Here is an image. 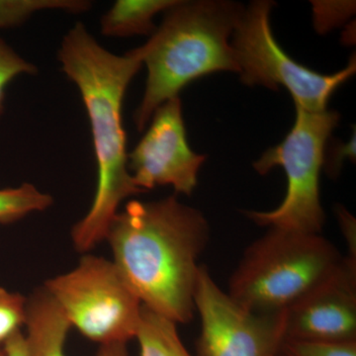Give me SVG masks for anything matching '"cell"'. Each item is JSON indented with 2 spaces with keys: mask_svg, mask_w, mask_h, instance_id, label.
Returning a JSON list of instances; mask_svg holds the SVG:
<instances>
[{
  "mask_svg": "<svg viewBox=\"0 0 356 356\" xmlns=\"http://www.w3.org/2000/svg\"><path fill=\"white\" fill-rule=\"evenodd\" d=\"M135 339L140 356H192L182 343L177 324L144 306Z\"/></svg>",
  "mask_w": 356,
  "mask_h": 356,
  "instance_id": "obj_13",
  "label": "cell"
},
{
  "mask_svg": "<svg viewBox=\"0 0 356 356\" xmlns=\"http://www.w3.org/2000/svg\"><path fill=\"white\" fill-rule=\"evenodd\" d=\"M282 356H356V339L325 341L286 339L281 346Z\"/></svg>",
  "mask_w": 356,
  "mask_h": 356,
  "instance_id": "obj_16",
  "label": "cell"
},
{
  "mask_svg": "<svg viewBox=\"0 0 356 356\" xmlns=\"http://www.w3.org/2000/svg\"><path fill=\"white\" fill-rule=\"evenodd\" d=\"M273 4L269 0L252 2L245 7L234 30L231 46L241 81L271 90L282 86L289 91L295 106L315 113L324 112L334 91L355 74V58L332 74H318L300 65L274 37L269 21Z\"/></svg>",
  "mask_w": 356,
  "mask_h": 356,
  "instance_id": "obj_7",
  "label": "cell"
},
{
  "mask_svg": "<svg viewBox=\"0 0 356 356\" xmlns=\"http://www.w3.org/2000/svg\"><path fill=\"white\" fill-rule=\"evenodd\" d=\"M337 218H339V225L343 229L344 238L348 242V259L356 261V236H355V219L353 215L348 212L346 208L339 206L336 210Z\"/></svg>",
  "mask_w": 356,
  "mask_h": 356,
  "instance_id": "obj_20",
  "label": "cell"
},
{
  "mask_svg": "<svg viewBox=\"0 0 356 356\" xmlns=\"http://www.w3.org/2000/svg\"><path fill=\"white\" fill-rule=\"evenodd\" d=\"M179 0H118L103 15L102 33L106 37L149 36L156 32L154 19Z\"/></svg>",
  "mask_w": 356,
  "mask_h": 356,
  "instance_id": "obj_12",
  "label": "cell"
},
{
  "mask_svg": "<svg viewBox=\"0 0 356 356\" xmlns=\"http://www.w3.org/2000/svg\"><path fill=\"white\" fill-rule=\"evenodd\" d=\"M53 198L30 184L0 189V224H11L34 212L48 209Z\"/></svg>",
  "mask_w": 356,
  "mask_h": 356,
  "instance_id": "obj_14",
  "label": "cell"
},
{
  "mask_svg": "<svg viewBox=\"0 0 356 356\" xmlns=\"http://www.w3.org/2000/svg\"><path fill=\"white\" fill-rule=\"evenodd\" d=\"M67 77L76 83L86 106L97 165L92 204L72 229V245L88 254L106 240L121 203L144 191L134 184L128 168L123 125L124 96L143 65L140 48L117 56L105 50L77 23L64 37L58 53Z\"/></svg>",
  "mask_w": 356,
  "mask_h": 356,
  "instance_id": "obj_2",
  "label": "cell"
},
{
  "mask_svg": "<svg viewBox=\"0 0 356 356\" xmlns=\"http://www.w3.org/2000/svg\"><path fill=\"white\" fill-rule=\"evenodd\" d=\"M0 356H6V353H4L3 348H0Z\"/></svg>",
  "mask_w": 356,
  "mask_h": 356,
  "instance_id": "obj_23",
  "label": "cell"
},
{
  "mask_svg": "<svg viewBox=\"0 0 356 356\" xmlns=\"http://www.w3.org/2000/svg\"><path fill=\"white\" fill-rule=\"evenodd\" d=\"M27 297L0 287V348L25 324Z\"/></svg>",
  "mask_w": 356,
  "mask_h": 356,
  "instance_id": "obj_17",
  "label": "cell"
},
{
  "mask_svg": "<svg viewBox=\"0 0 356 356\" xmlns=\"http://www.w3.org/2000/svg\"><path fill=\"white\" fill-rule=\"evenodd\" d=\"M245 6L228 0L178 1L146 44L139 47L147 77L134 114L142 132L159 106L192 81L218 72H238L231 37Z\"/></svg>",
  "mask_w": 356,
  "mask_h": 356,
  "instance_id": "obj_3",
  "label": "cell"
},
{
  "mask_svg": "<svg viewBox=\"0 0 356 356\" xmlns=\"http://www.w3.org/2000/svg\"><path fill=\"white\" fill-rule=\"evenodd\" d=\"M151 120L144 137L128 154L134 184L144 192L168 185L177 195L191 196L206 156L189 146L180 98L163 103Z\"/></svg>",
  "mask_w": 356,
  "mask_h": 356,
  "instance_id": "obj_9",
  "label": "cell"
},
{
  "mask_svg": "<svg viewBox=\"0 0 356 356\" xmlns=\"http://www.w3.org/2000/svg\"><path fill=\"white\" fill-rule=\"evenodd\" d=\"M355 132L348 143L337 142L332 145L330 151L325 149L324 168L327 175L332 178L339 177L346 159L355 161Z\"/></svg>",
  "mask_w": 356,
  "mask_h": 356,
  "instance_id": "obj_19",
  "label": "cell"
},
{
  "mask_svg": "<svg viewBox=\"0 0 356 356\" xmlns=\"http://www.w3.org/2000/svg\"><path fill=\"white\" fill-rule=\"evenodd\" d=\"M356 339V261L344 257L324 280L285 310V339Z\"/></svg>",
  "mask_w": 356,
  "mask_h": 356,
  "instance_id": "obj_10",
  "label": "cell"
},
{
  "mask_svg": "<svg viewBox=\"0 0 356 356\" xmlns=\"http://www.w3.org/2000/svg\"><path fill=\"white\" fill-rule=\"evenodd\" d=\"M343 257L322 234L268 228L243 252L227 293L245 310L280 313L329 275Z\"/></svg>",
  "mask_w": 356,
  "mask_h": 356,
  "instance_id": "obj_4",
  "label": "cell"
},
{
  "mask_svg": "<svg viewBox=\"0 0 356 356\" xmlns=\"http://www.w3.org/2000/svg\"><path fill=\"white\" fill-rule=\"evenodd\" d=\"M195 313L201 331L197 356H280L285 339V311L259 314L245 310L201 266Z\"/></svg>",
  "mask_w": 356,
  "mask_h": 356,
  "instance_id": "obj_8",
  "label": "cell"
},
{
  "mask_svg": "<svg viewBox=\"0 0 356 356\" xmlns=\"http://www.w3.org/2000/svg\"><path fill=\"white\" fill-rule=\"evenodd\" d=\"M96 356H129L127 343L102 344Z\"/></svg>",
  "mask_w": 356,
  "mask_h": 356,
  "instance_id": "obj_22",
  "label": "cell"
},
{
  "mask_svg": "<svg viewBox=\"0 0 356 356\" xmlns=\"http://www.w3.org/2000/svg\"><path fill=\"white\" fill-rule=\"evenodd\" d=\"M43 287L86 339L99 346L135 339L143 304L111 259L84 254L74 268Z\"/></svg>",
  "mask_w": 356,
  "mask_h": 356,
  "instance_id": "obj_6",
  "label": "cell"
},
{
  "mask_svg": "<svg viewBox=\"0 0 356 356\" xmlns=\"http://www.w3.org/2000/svg\"><path fill=\"white\" fill-rule=\"evenodd\" d=\"M26 355L67 356L65 341L72 325L44 287L27 297Z\"/></svg>",
  "mask_w": 356,
  "mask_h": 356,
  "instance_id": "obj_11",
  "label": "cell"
},
{
  "mask_svg": "<svg viewBox=\"0 0 356 356\" xmlns=\"http://www.w3.org/2000/svg\"><path fill=\"white\" fill-rule=\"evenodd\" d=\"M90 6V2L84 0H0V29L23 24L38 11L60 9L83 13Z\"/></svg>",
  "mask_w": 356,
  "mask_h": 356,
  "instance_id": "obj_15",
  "label": "cell"
},
{
  "mask_svg": "<svg viewBox=\"0 0 356 356\" xmlns=\"http://www.w3.org/2000/svg\"><path fill=\"white\" fill-rule=\"evenodd\" d=\"M295 107L294 125L286 137L254 163L255 172L262 175L275 166L284 170V199L275 209L248 210L243 214L261 227L322 234L325 215L321 202V172L327 140L341 115L334 110L315 113Z\"/></svg>",
  "mask_w": 356,
  "mask_h": 356,
  "instance_id": "obj_5",
  "label": "cell"
},
{
  "mask_svg": "<svg viewBox=\"0 0 356 356\" xmlns=\"http://www.w3.org/2000/svg\"><path fill=\"white\" fill-rule=\"evenodd\" d=\"M35 72V65L20 57L9 44L0 39V115L3 112L6 86L20 74Z\"/></svg>",
  "mask_w": 356,
  "mask_h": 356,
  "instance_id": "obj_18",
  "label": "cell"
},
{
  "mask_svg": "<svg viewBox=\"0 0 356 356\" xmlns=\"http://www.w3.org/2000/svg\"><path fill=\"white\" fill-rule=\"evenodd\" d=\"M2 348H3L6 356H27L26 355L24 334L21 331L9 337Z\"/></svg>",
  "mask_w": 356,
  "mask_h": 356,
  "instance_id": "obj_21",
  "label": "cell"
},
{
  "mask_svg": "<svg viewBox=\"0 0 356 356\" xmlns=\"http://www.w3.org/2000/svg\"><path fill=\"white\" fill-rule=\"evenodd\" d=\"M203 213L177 194L161 200H131L110 225L112 259L143 306L175 324L195 314L199 259L210 242Z\"/></svg>",
  "mask_w": 356,
  "mask_h": 356,
  "instance_id": "obj_1",
  "label": "cell"
}]
</instances>
